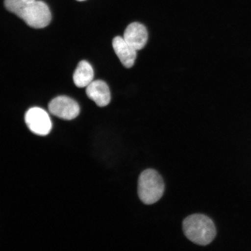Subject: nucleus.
Wrapping results in <instances>:
<instances>
[{
	"mask_svg": "<svg viewBox=\"0 0 251 251\" xmlns=\"http://www.w3.org/2000/svg\"><path fill=\"white\" fill-rule=\"evenodd\" d=\"M5 7L18 16L28 26L41 29L48 26L51 12L46 3L38 0H5Z\"/></svg>",
	"mask_w": 251,
	"mask_h": 251,
	"instance_id": "obj_1",
	"label": "nucleus"
},
{
	"mask_svg": "<svg viewBox=\"0 0 251 251\" xmlns=\"http://www.w3.org/2000/svg\"><path fill=\"white\" fill-rule=\"evenodd\" d=\"M183 230L191 242L202 246L211 244L216 235L214 222L202 214L188 216L183 222Z\"/></svg>",
	"mask_w": 251,
	"mask_h": 251,
	"instance_id": "obj_2",
	"label": "nucleus"
},
{
	"mask_svg": "<svg viewBox=\"0 0 251 251\" xmlns=\"http://www.w3.org/2000/svg\"><path fill=\"white\" fill-rule=\"evenodd\" d=\"M164 191V181L158 172L147 169L141 173L138 181V195L144 204L152 205L158 202Z\"/></svg>",
	"mask_w": 251,
	"mask_h": 251,
	"instance_id": "obj_3",
	"label": "nucleus"
},
{
	"mask_svg": "<svg viewBox=\"0 0 251 251\" xmlns=\"http://www.w3.org/2000/svg\"><path fill=\"white\" fill-rule=\"evenodd\" d=\"M25 123L31 132L39 136H47L52 128V122L48 113L39 107L28 110L25 116Z\"/></svg>",
	"mask_w": 251,
	"mask_h": 251,
	"instance_id": "obj_4",
	"label": "nucleus"
},
{
	"mask_svg": "<svg viewBox=\"0 0 251 251\" xmlns=\"http://www.w3.org/2000/svg\"><path fill=\"white\" fill-rule=\"evenodd\" d=\"M50 113L55 117L64 120H72L80 113L77 102L70 97L61 96L53 99L49 104Z\"/></svg>",
	"mask_w": 251,
	"mask_h": 251,
	"instance_id": "obj_5",
	"label": "nucleus"
},
{
	"mask_svg": "<svg viewBox=\"0 0 251 251\" xmlns=\"http://www.w3.org/2000/svg\"><path fill=\"white\" fill-rule=\"evenodd\" d=\"M148 37V31L143 24L133 23L126 29L124 38L128 45L138 51L146 46Z\"/></svg>",
	"mask_w": 251,
	"mask_h": 251,
	"instance_id": "obj_6",
	"label": "nucleus"
},
{
	"mask_svg": "<svg viewBox=\"0 0 251 251\" xmlns=\"http://www.w3.org/2000/svg\"><path fill=\"white\" fill-rule=\"evenodd\" d=\"M86 94L87 97L100 107L108 105L111 101V93L109 87L102 80L93 81L87 87Z\"/></svg>",
	"mask_w": 251,
	"mask_h": 251,
	"instance_id": "obj_7",
	"label": "nucleus"
},
{
	"mask_svg": "<svg viewBox=\"0 0 251 251\" xmlns=\"http://www.w3.org/2000/svg\"><path fill=\"white\" fill-rule=\"evenodd\" d=\"M113 48L122 64L127 68H130L136 59L137 51L126 42L124 37H115L112 41Z\"/></svg>",
	"mask_w": 251,
	"mask_h": 251,
	"instance_id": "obj_8",
	"label": "nucleus"
},
{
	"mask_svg": "<svg viewBox=\"0 0 251 251\" xmlns=\"http://www.w3.org/2000/svg\"><path fill=\"white\" fill-rule=\"evenodd\" d=\"M73 78L77 87H87L93 81L94 71L92 65L86 61H80L74 72Z\"/></svg>",
	"mask_w": 251,
	"mask_h": 251,
	"instance_id": "obj_9",
	"label": "nucleus"
},
{
	"mask_svg": "<svg viewBox=\"0 0 251 251\" xmlns=\"http://www.w3.org/2000/svg\"><path fill=\"white\" fill-rule=\"evenodd\" d=\"M77 1H85V0H77Z\"/></svg>",
	"mask_w": 251,
	"mask_h": 251,
	"instance_id": "obj_10",
	"label": "nucleus"
}]
</instances>
